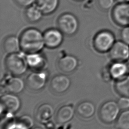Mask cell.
Masks as SVG:
<instances>
[{"instance_id":"obj_1","label":"cell","mask_w":129,"mask_h":129,"mask_svg":"<svg viewBox=\"0 0 129 129\" xmlns=\"http://www.w3.org/2000/svg\"><path fill=\"white\" fill-rule=\"evenodd\" d=\"M19 39L21 49L28 54L39 52L45 46L43 33L35 28H28L24 30Z\"/></svg>"},{"instance_id":"obj_2","label":"cell","mask_w":129,"mask_h":129,"mask_svg":"<svg viewBox=\"0 0 129 129\" xmlns=\"http://www.w3.org/2000/svg\"><path fill=\"white\" fill-rule=\"evenodd\" d=\"M5 64L7 70L15 76L24 74L28 66L26 56L19 52L9 54L5 59Z\"/></svg>"},{"instance_id":"obj_3","label":"cell","mask_w":129,"mask_h":129,"mask_svg":"<svg viewBox=\"0 0 129 129\" xmlns=\"http://www.w3.org/2000/svg\"><path fill=\"white\" fill-rule=\"evenodd\" d=\"M57 28L66 36H72L78 31L79 22L77 17L71 13H64L56 20Z\"/></svg>"},{"instance_id":"obj_4","label":"cell","mask_w":129,"mask_h":129,"mask_svg":"<svg viewBox=\"0 0 129 129\" xmlns=\"http://www.w3.org/2000/svg\"><path fill=\"white\" fill-rule=\"evenodd\" d=\"M115 35L109 30L103 29L98 31L94 36L93 45L98 52H108L115 42Z\"/></svg>"},{"instance_id":"obj_5","label":"cell","mask_w":129,"mask_h":129,"mask_svg":"<svg viewBox=\"0 0 129 129\" xmlns=\"http://www.w3.org/2000/svg\"><path fill=\"white\" fill-rule=\"evenodd\" d=\"M120 110L117 102L113 100L107 101L100 108V118L104 122L111 123L116 120L120 113Z\"/></svg>"},{"instance_id":"obj_6","label":"cell","mask_w":129,"mask_h":129,"mask_svg":"<svg viewBox=\"0 0 129 129\" xmlns=\"http://www.w3.org/2000/svg\"><path fill=\"white\" fill-rule=\"evenodd\" d=\"M111 17L116 25L121 27L129 26V3L115 5L112 9Z\"/></svg>"},{"instance_id":"obj_7","label":"cell","mask_w":129,"mask_h":129,"mask_svg":"<svg viewBox=\"0 0 129 129\" xmlns=\"http://www.w3.org/2000/svg\"><path fill=\"white\" fill-rule=\"evenodd\" d=\"M108 52L113 61H126L129 60V44L121 40L115 41Z\"/></svg>"},{"instance_id":"obj_8","label":"cell","mask_w":129,"mask_h":129,"mask_svg":"<svg viewBox=\"0 0 129 129\" xmlns=\"http://www.w3.org/2000/svg\"><path fill=\"white\" fill-rule=\"evenodd\" d=\"M64 34L57 28L46 29L43 33L45 46L49 48H55L59 46L63 40Z\"/></svg>"},{"instance_id":"obj_9","label":"cell","mask_w":129,"mask_h":129,"mask_svg":"<svg viewBox=\"0 0 129 129\" xmlns=\"http://www.w3.org/2000/svg\"><path fill=\"white\" fill-rule=\"evenodd\" d=\"M109 77L117 80L129 75V60L126 61H116L109 66L108 69Z\"/></svg>"},{"instance_id":"obj_10","label":"cell","mask_w":129,"mask_h":129,"mask_svg":"<svg viewBox=\"0 0 129 129\" xmlns=\"http://www.w3.org/2000/svg\"><path fill=\"white\" fill-rule=\"evenodd\" d=\"M1 101V109L10 113L17 112L21 106V101L19 97L11 93L3 95Z\"/></svg>"},{"instance_id":"obj_11","label":"cell","mask_w":129,"mask_h":129,"mask_svg":"<svg viewBox=\"0 0 129 129\" xmlns=\"http://www.w3.org/2000/svg\"><path fill=\"white\" fill-rule=\"evenodd\" d=\"M47 75L44 72H33L26 79V84L29 89L38 91L42 89L45 85Z\"/></svg>"},{"instance_id":"obj_12","label":"cell","mask_w":129,"mask_h":129,"mask_svg":"<svg viewBox=\"0 0 129 129\" xmlns=\"http://www.w3.org/2000/svg\"><path fill=\"white\" fill-rule=\"evenodd\" d=\"M70 85V79L63 75L54 76L50 82L51 89L54 92L57 93H62L66 92L69 88Z\"/></svg>"},{"instance_id":"obj_13","label":"cell","mask_w":129,"mask_h":129,"mask_svg":"<svg viewBox=\"0 0 129 129\" xmlns=\"http://www.w3.org/2000/svg\"><path fill=\"white\" fill-rule=\"evenodd\" d=\"M78 66L77 58L72 55H66L60 58L57 63L59 70L64 73L73 72Z\"/></svg>"},{"instance_id":"obj_14","label":"cell","mask_w":129,"mask_h":129,"mask_svg":"<svg viewBox=\"0 0 129 129\" xmlns=\"http://www.w3.org/2000/svg\"><path fill=\"white\" fill-rule=\"evenodd\" d=\"M35 4L44 15H49L57 9L59 0H36Z\"/></svg>"},{"instance_id":"obj_15","label":"cell","mask_w":129,"mask_h":129,"mask_svg":"<svg viewBox=\"0 0 129 129\" xmlns=\"http://www.w3.org/2000/svg\"><path fill=\"white\" fill-rule=\"evenodd\" d=\"M3 47L5 51L8 54L19 52L21 49L19 38L14 35L7 36L3 42Z\"/></svg>"},{"instance_id":"obj_16","label":"cell","mask_w":129,"mask_h":129,"mask_svg":"<svg viewBox=\"0 0 129 129\" xmlns=\"http://www.w3.org/2000/svg\"><path fill=\"white\" fill-rule=\"evenodd\" d=\"M74 115V109L71 105H64L61 107L57 111L55 119L59 124H64L73 117Z\"/></svg>"},{"instance_id":"obj_17","label":"cell","mask_w":129,"mask_h":129,"mask_svg":"<svg viewBox=\"0 0 129 129\" xmlns=\"http://www.w3.org/2000/svg\"><path fill=\"white\" fill-rule=\"evenodd\" d=\"M44 14L35 4L26 8L24 16L28 22L34 24L39 22Z\"/></svg>"},{"instance_id":"obj_18","label":"cell","mask_w":129,"mask_h":129,"mask_svg":"<svg viewBox=\"0 0 129 129\" xmlns=\"http://www.w3.org/2000/svg\"><path fill=\"white\" fill-rule=\"evenodd\" d=\"M53 107L49 104L44 103L39 106L36 113L37 120L41 122H44L49 120L53 114Z\"/></svg>"},{"instance_id":"obj_19","label":"cell","mask_w":129,"mask_h":129,"mask_svg":"<svg viewBox=\"0 0 129 129\" xmlns=\"http://www.w3.org/2000/svg\"><path fill=\"white\" fill-rule=\"evenodd\" d=\"M24 86L23 80L18 77H13L9 78L5 85L7 90L13 94L21 93L23 90Z\"/></svg>"},{"instance_id":"obj_20","label":"cell","mask_w":129,"mask_h":129,"mask_svg":"<svg viewBox=\"0 0 129 129\" xmlns=\"http://www.w3.org/2000/svg\"><path fill=\"white\" fill-rule=\"evenodd\" d=\"M95 108L93 103L89 101H84L78 105L77 108L78 114L84 118H89L93 115Z\"/></svg>"},{"instance_id":"obj_21","label":"cell","mask_w":129,"mask_h":129,"mask_svg":"<svg viewBox=\"0 0 129 129\" xmlns=\"http://www.w3.org/2000/svg\"><path fill=\"white\" fill-rule=\"evenodd\" d=\"M114 88L116 92L120 96L129 97V75L116 80Z\"/></svg>"},{"instance_id":"obj_22","label":"cell","mask_w":129,"mask_h":129,"mask_svg":"<svg viewBox=\"0 0 129 129\" xmlns=\"http://www.w3.org/2000/svg\"><path fill=\"white\" fill-rule=\"evenodd\" d=\"M26 59L28 66L32 68H40L44 64V59L38 52L28 54Z\"/></svg>"},{"instance_id":"obj_23","label":"cell","mask_w":129,"mask_h":129,"mask_svg":"<svg viewBox=\"0 0 129 129\" xmlns=\"http://www.w3.org/2000/svg\"><path fill=\"white\" fill-rule=\"evenodd\" d=\"M115 126L116 129H129V109L122 110L120 113Z\"/></svg>"},{"instance_id":"obj_24","label":"cell","mask_w":129,"mask_h":129,"mask_svg":"<svg viewBox=\"0 0 129 129\" xmlns=\"http://www.w3.org/2000/svg\"><path fill=\"white\" fill-rule=\"evenodd\" d=\"M115 0H97L99 7L103 11H108L112 7Z\"/></svg>"},{"instance_id":"obj_25","label":"cell","mask_w":129,"mask_h":129,"mask_svg":"<svg viewBox=\"0 0 129 129\" xmlns=\"http://www.w3.org/2000/svg\"><path fill=\"white\" fill-rule=\"evenodd\" d=\"M117 102L121 110H124L129 109V97L120 96Z\"/></svg>"},{"instance_id":"obj_26","label":"cell","mask_w":129,"mask_h":129,"mask_svg":"<svg viewBox=\"0 0 129 129\" xmlns=\"http://www.w3.org/2000/svg\"><path fill=\"white\" fill-rule=\"evenodd\" d=\"M18 120L25 125L29 129L31 128L33 125V120L32 118L29 115H22L19 118Z\"/></svg>"},{"instance_id":"obj_27","label":"cell","mask_w":129,"mask_h":129,"mask_svg":"<svg viewBox=\"0 0 129 129\" xmlns=\"http://www.w3.org/2000/svg\"><path fill=\"white\" fill-rule=\"evenodd\" d=\"M121 40L129 44V26L123 27L120 32Z\"/></svg>"},{"instance_id":"obj_28","label":"cell","mask_w":129,"mask_h":129,"mask_svg":"<svg viewBox=\"0 0 129 129\" xmlns=\"http://www.w3.org/2000/svg\"><path fill=\"white\" fill-rule=\"evenodd\" d=\"M15 3L19 7L27 8L35 4L36 0H13Z\"/></svg>"},{"instance_id":"obj_29","label":"cell","mask_w":129,"mask_h":129,"mask_svg":"<svg viewBox=\"0 0 129 129\" xmlns=\"http://www.w3.org/2000/svg\"><path fill=\"white\" fill-rule=\"evenodd\" d=\"M5 129H29L25 125L18 120L9 123Z\"/></svg>"},{"instance_id":"obj_30","label":"cell","mask_w":129,"mask_h":129,"mask_svg":"<svg viewBox=\"0 0 129 129\" xmlns=\"http://www.w3.org/2000/svg\"><path fill=\"white\" fill-rule=\"evenodd\" d=\"M117 3H129V0H115Z\"/></svg>"},{"instance_id":"obj_31","label":"cell","mask_w":129,"mask_h":129,"mask_svg":"<svg viewBox=\"0 0 129 129\" xmlns=\"http://www.w3.org/2000/svg\"><path fill=\"white\" fill-rule=\"evenodd\" d=\"M32 129H42L39 127H34V128H33Z\"/></svg>"},{"instance_id":"obj_32","label":"cell","mask_w":129,"mask_h":129,"mask_svg":"<svg viewBox=\"0 0 129 129\" xmlns=\"http://www.w3.org/2000/svg\"><path fill=\"white\" fill-rule=\"evenodd\" d=\"M73 1H75V2H82V1H84V0H73Z\"/></svg>"}]
</instances>
